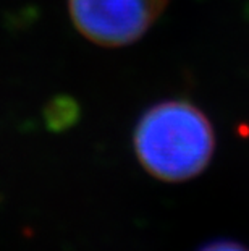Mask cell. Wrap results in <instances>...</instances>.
Instances as JSON below:
<instances>
[{
	"label": "cell",
	"instance_id": "cell-1",
	"mask_svg": "<svg viewBox=\"0 0 249 251\" xmlns=\"http://www.w3.org/2000/svg\"><path fill=\"white\" fill-rule=\"evenodd\" d=\"M214 130L188 100H163L137 122L135 149L154 177L180 181L203 172L214 152Z\"/></svg>",
	"mask_w": 249,
	"mask_h": 251
},
{
	"label": "cell",
	"instance_id": "cell-2",
	"mask_svg": "<svg viewBox=\"0 0 249 251\" xmlns=\"http://www.w3.org/2000/svg\"><path fill=\"white\" fill-rule=\"evenodd\" d=\"M168 0H68L75 28L102 47H123L141 39L163 13Z\"/></svg>",
	"mask_w": 249,
	"mask_h": 251
},
{
	"label": "cell",
	"instance_id": "cell-3",
	"mask_svg": "<svg viewBox=\"0 0 249 251\" xmlns=\"http://www.w3.org/2000/svg\"><path fill=\"white\" fill-rule=\"evenodd\" d=\"M203 251H248V250L240 247V245H236V243L219 242V243H212L209 247H205Z\"/></svg>",
	"mask_w": 249,
	"mask_h": 251
}]
</instances>
